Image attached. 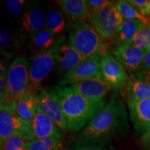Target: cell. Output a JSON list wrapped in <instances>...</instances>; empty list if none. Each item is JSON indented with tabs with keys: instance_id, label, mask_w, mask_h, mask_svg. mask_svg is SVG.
<instances>
[{
	"instance_id": "obj_1",
	"label": "cell",
	"mask_w": 150,
	"mask_h": 150,
	"mask_svg": "<svg viewBox=\"0 0 150 150\" xmlns=\"http://www.w3.org/2000/svg\"><path fill=\"white\" fill-rule=\"evenodd\" d=\"M128 127L125 103L115 93L79 134L76 141L111 140L112 135L125 131Z\"/></svg>"
},
{
	"instance_id": "obj_2",
	"label": "cell",
	"mask_w": 150,
	"mask_h": 150,
	"mask_svg": "<svg viewBox=\"0 0 150 150\" xmlns=\"http://www.w3.org/2000/svg\"><path fill=\"white\" fill-rule=\"evenodd\" d=\"M48 91L61 106L67 130L71 131L76 132L86 127L105 105V100L86 98L70 86H54Z\"/></svg>"
},
{
	"instance_id": "obj_3",
	"label": "cell",
	"mask_w": 150,
	"mask_h": 150,
	"mask_svg": "<svg viewBox=\"0 0 150 150\" xmlns=\"http://www.w3.org/2000/svg\"><path fill=\"white\" fill-rule=\"evenodd\" d=\"M29 61L24 55L17 58L9 65L6 86L0 96V107L15 112L17 103L29 87Z\"/></svg>"
},
{
	"instance_id": "obj_4",
	"label": "cell",
	"mask_w": 150,
	"mask_h": 150,
	"mask_svg": "<svg viewBox=\"0 0 150 150\" xmlns=\"http://www.w3.org/2000/svg\"><path fill=\"white\" fill-rule=\"evenodd\" d=\"M68 41L84 59L108 50L107 45L102 40L95 28L85 21L73 24Z\"/></svg>"
},
{
	"instance_id": "obj_5",
	"label": "cell",
	"mask_w": 150,
	"mask_h": 150,
	"mask_svg": "<svg viewBox=\"0 0 150 150\" xmlns=\"http://www.w3.org/2000/svg\"><path fill=\"white\" fill-rule=\"evenodd\" d=\"M18 24V37L22 45L29 44L36 33L47 28L44 8L38 1H27L25 11Z\"/></svg>"
},
{
	"instance_id": "obj_6",
	"label": "cell",
	"mask_w": 150,
	"mask_h": 150,
	"mask_svg": "<svg viewBox=\"0 0 150 150\" xmlns=\"http://www.w3.org/2000/svg\"><path fill=\"white\" fill-rule=\"evenodd\" d=\"M90 20L101 38L109 40L110 42L117 28L124 21L115 2L112 1L102 8L91 11Z\"/></svg>"
},
{
	"instance_id": "obj_7",
	"label": "cell",
	"mask_w": 150,
	"mask_h": 150,
	"mask_svg": "<svg viewBox=\"0 0 150 150\" xmlns=\"http://www.w3.org/2000/svg\"><path fill=\"white\" fill-rule=\"evenodd\" d=\"M13 136H20L27 142L35 139L31 123L24 120L13 110L0 107L1 144Z\"/></svg>"
},
{
	"instance_id": "obj_8",
	"label": "cell",
	"mask_w": 150,
	"mask_h": 150,
	"mask_svg": "<svg viewBox=\"0 0 150 150\" xmlns=\"http://www.w3.org/2000/svg\"><path fill=\"white\" fill-rule=\"evenodd\" d=\"M101 70L104 80L110 90L122 93L127 89L129 76L123 65L107 51L101 56Z\"/></svg>"
},
{
	"instance_id": "obj_9",
	"label": "cell",
	"mask_w": 150,
	"mask_h": 150,
	"mask_svg": "<svg viewBox=\"0 0 150 150\" xmlns=\"http://www.w3.org/2000/svg\"><path fill=\"white\" fill-rule=\"evenodd\" d=\"M56 64L53 49L33 54L29 60V87L30 91L36 95L40 84L53 70Z\"/></svg>"
},
{
	"instance_id": "obj_10",
	"label": "cell",
	"mask_w": 150,
	"mask_h": 150,
	"mask_svg": "<svg viewBox=\"0 0 150 150\" xmlns=\"http://www.w3.org/2000/svg\"><path fill=\"white\" fill-rule=\"evenodd\" d=\"M102 54V53H97L88 58L72 70L65 73L59 81V86H70L77 82L94 78L103 79L101 70Z\"/></svg>"
},
{
	"instance_id": "obj_11",
	"label": "cell",
	"mask_w": 150,
	"mask_h": 150,
	"mask_svg": "<svg viewBox=\"0 0 150 150\" xmlns=\"http://www.w3.org/2000/svg\"><path fill=\"white\" fill-rule=\"evenodd\" d=\"M53 55L60 72L66 73L72 70L85 60L71 45L65 35L56 40L53 48Z\"/></svg>"
},
{
	"instance_id": "obj_12",
	"label": "cell",
	"mask_w": 150,
	"mask_h": 150,
	"mask_svg": "<svg viewBox=\"0 0 150 150\" xmlns=\"http://www.w3.org/2000/svg\"><path fill=\"white\" fill-rule=\"evenodd\" d=\"M38 106L59 129L62 134L67 130L66 120L61 106L50 92L42 86L36 93Z\"/></svg>"
},
{
	"instance_id": "obj_13",
	"label": "cell",
	"mask_w": 150,
	"mask_h": 150,
	"mask_svg": "<svg viewBox=\"0 0 150 150\" xmlns=\"http://www.w3.org/2000/svg\"><path fill=\"white\" fill-rule=\"evenodd\" d=\"M126 102L133 127L142 136L150 129V99Z\"/></svg>"
},
{
	"instance_id": "obj_14",
	"label": "cell",
	"mask_w": 150,
	"mask_h": 150,
	"mask_svg": "<svg viewBox=\"0 0 150 150\" xmlns=\"http://www.w3.org/2000/svg\"><path fill=\"white\" fill-rule=\"evenodd\" d=\"M146 51L132 45L112 47V54L129 74H133L138 71L144 59Z\"/></svg>"
},
{
	"instance_id": "obj_15",
	"label": "cell",
	"mask_w": 150,
	"mask_h": 150,
	"mask_svg": "<svg viewBox=\"0 0 150 150\" xmlns=\"http://www.w3.org/2000/svg\"><path fill=\"white\" fill-rule=\"evenodd\" d=\"M70 86L86 98L94 101L104 100L110 91L104 79L94 78L73 83Z\"/></svg>"
},
{
	"instance_id": "obj_16",
	"label": "cell",
	"mask_w": 150,
	"mask_h": 150,
	"mask_svg": "<svg viewBox=\"0 0 150 150\" xmlns=\"http://www.w3.org/2000/svg\"><path fill=\"white\" fill-rule=\"evenodd\" d=\"M31 124L35 139H61L63 137V134L56 124L39 108V106Z\"/></svg>"
},
{
	"instance_id": "obj_17",
	"label": "cell",
	"mask_w": 150,
	"mask_h": 150,
	"mask_svg": "<svg viewBox=\"0 0 150 150\" xmlns=\"http://www.w3.org/2000/svg\"><path fill=\"white\" fill-rule=\"evenodd\" d=\"M142 23L140 20H124L110 41L113 47L131 45Z\"/></svg>"
},
{
	"instance_id": "obj_18",
	"label": "cell",
	"mask_w": 150,
	"mask_h": 150,
	"mask_svg": "<svg viewBox=\"0 0 150 150\" xmlns=\"http://www.w3.org/2000/svg\"><path fill=\"white\" fill-rule=\"evenodd\" d=\"M58 4L61 11L74 23L84 22L85 19L91 18V11L86 0H61Z\"/></svg>"
},
{
	"instance_id": "obj_19",
	"label": "cell",
	"mask_w": 150,
	"mask_h": 150,
	"mask_svg": "<svg viewBox=\"0 0 150 150\" xmlns=\"http://www.w3.org/2000/svg\"><path fill=\"white\" fill-rule=\"evenodd\" d=\"M21 41L9 28L1 27L0 31V50L4 59L6 61L13 59L18 54Z\"/></svg>"
},
{
	"instance_id": "obj_20",
	"label": "cell",
	"mask_w": 150,
	"mask_h": 150,
	"mask_svg": "<svg viewBox=\"0 0 150 150\" xmlns=\"http://www.w3.org/2000/svg\"><path fill=\"white\" fill-rule=\"evenodd\" d=\"M38 103L36 95L27 89L17 103L15 112L24 120L31 123L36 113Z\"/></svg>"
},
{
	"instance_id": "obj_21",
	"label": "cell",
	"mask_w": 150,
	"mask_h": 150,
	"mask_svg": "<svg viewBox=\"0 0 150 150\" xmlns=\"http://www.w3.org/2000/svg\"><path fill=\"white\" fill-rule=\"evenodd\" d=\"M150 99V83L130 75L126 89V102Z\"/></svg>"
},
{
	"instance_id": "obj_22",
	"label": "cell",
	"mask_w": 150,
	"mask_h": 150,
	"mask_svg": "<svg viewBox=\"0 0 150 150\" xmlns=\"http://www.w3.org/2000/svg\"><path fill=\"white\" fill-rule=\"evenodd\" d=\"M57 38L47 28L36 33L29 43V49L33 54L46 52L54 48Z\"/></svg>"
},
{
	"instance_id": "obj_23",
	"label": "cell",
	"mask_w": 150,
	"mask_h": 150,
	"mask_svg": "<svg viewBox=\"0 0 150 150\" xmlns=\"http://www.w3.org/2000/svg\"><path fill=\"white\" fill-rule=\"evenodd\" d=\"M47 28L55 36H63L66 29V21L63 16V11L56 8H52L46 13Z\"/></svg>"
},
{
	"instance_id": "obj_24",
	"label": "cell",
	"mask_w": 150,
	"mask_h": 150,
	"mask_svg": "<svg viewBox=\"0 0 150 150\" xmlns=\"http://www.w3.org/2000/svg\"><path fill=\"white\" fill-rule=\"evenodd\" d=\"M115 6L124 20H140L143 22L150 21V17L141 13L128 1L120 0L116 1Z\"/></svg>"
},
{
	"instance_id": "obj_25",
	"label": "cell",
	"mask_w": 150,
	"mask_h": 150,
	"mask_svg": "<svg viewBox=\"0 0 150 150\" xmlns=\"http://www.w3.org/2000/svg\"><path fill=\"white\" fill-rule=\"evenodd\" d=\"M28 150H62L64 149L61 139L42 138L27 142Z\"/></svg>"
},
{
	"instance_id": "obj_26",
	"label": "cell",
	"mask_w": 150,
	"mask_h": 150,
	"mask_svg": "<svg viewBox=\"0 0 150 150\" xmlns=\"http://www.w3.org/2000/svg\"><path fill=\"white\" fill-rule=\"evenodd\" d=\"M131 45L145 51L150 50V21L142 24Z\"/></svg>"
},
{
	"instance_id": "obj_27",
	"label": "cell",
	"mask_w": 150,
	"mask_h": 150,
	"mask_svg": "<svg viewBox=\"0 0 150 150\" xmlns=\"http://www.w3.org/2000/svg\"><path fill=\"white\" fill-rule=\"evenodd\" d=\"M71 150H115L111 140L79 142L75 141L71 147Z\"/></svg>"
},
{
	"instance_id": "obj_28",
	"label": "cell",
	"mask_w": 150,
	"mask_h": 150,
	"mask_svg": "<svg viewBox=\"0 0 150 150\" xmlns=\"http://www.w3.org/2000/svg\"><path fill=\"white\" fill-rule=\"evenodd\" d=\"M5 8L15 21H20L27 6V1L24 0H6Z\"/></svg>"
},
{
	"instance_id": "obj_29",
	"label": "cell",
	"mask_w": 150,
	"mask_h": 150,
	"mask_svg": "<svg viewBox=\"0 0 150 150\" xmlns=\"http://www.w3.org/2000/svg\"><path fill=\"white\" fill-rule=\"evenodd\" d=\"M27 142L18 136H13L1 144V150H28Z\"/></svg>"
},
{
	"instance_id": "obj_30",
	"label": "cell",
	"mask_w": 150,
	"mask_h": 150,
	"mask_svg": "<svg viewBox=\"0 0 150 150\" xmlns=\"http://www.w3.org/2000/svg\"><path fill=\"white\" fill-rule=\"evenodd\" d=\"M131 75L150 83V50L146 51L144 59L138 71Z\"/></svg>"
},
{
	"instance_id": "obj_31",
	"label": "cell",
	"mask_w": 150,
	"mask_h": 150,
	"mask_svg": "<svg viewBox=\"0 0 150 150\" xmlns=\"http://www.w3.org/2000/svg\"><path fill=\"white\" fill-rule=\"evenodd\" d=\"M8 68V62L4 59H1L0 61V96L3 95L5 91Z\"/></svg>"
},
{
	"instance_id": "obj_32",
	"label": "cell",
	"mask_w": 150,
	"mask_h": 150,
	"mask_svg": "<svg viewBox=\"0 0 150 150\" xmlns=\"http://www.w3.org/2000/svg\"><path fill=\"white\" fill-rule=\"evenodd\" d=\"M150 0H128V2L134 6L137 10L142 14L145 15L146 10L149 4ZM146 16V15H145Z\"/></svg>"
},
{
	"instance_id": "obj_33",
	"label": "cell",
	"mask_w": 150,
	"mask_h": 150,
	"mask_svg": "<svg viewBox=\"0 0 150 150\" xmlns=\"http://www.w3.org/2000/svg\"><path fill=\"white\" fill-rule=\"evenodd\" d=\"M109 2L108 0H88L90 11L97 10Z\"/></svg>"
},
{
	"instance_id": "obj_34",
	"label": "cell",
	"mask_w": 150,
	"mask_h": 150,
	"mask_svg": "<svg viewBox=\"0 0 150 150\" xmlns=\"http://www.w3.org/2000/svg\"><path fill=\"white\" fill-rule=\"evenodd\" d=\"M140 143L142 150H150V129L142 135Z\"/></svg>"
},
{
	"instance_id": "obj_35",
	"label": "cell",
	"mask_w": 150,
	"mask_h": 150,
	"mask_svg": "<svg viewBox=\"0 0 150 150\" xmlns=\"http://www.w3.org/2000/svg\"><path fill=\"white\" fill-rule=\"evenodd\" d=\"M145 15H146V16L150 17V1H149V5H148V6H147V10H146Z\"/></svg>"
},
{
	"instance_id": "obj_36",
	"label": "cell",
	"mask_w": 150,
	"mask_h": 150,
	"mask_svg": "<svg viewBox=\"0 0 150 150\" xmlns=\"http://www.w3.org/2000/svg\"><path fill=\"white\" fill-rule=\"evenodd\" d=\"M62 150H71V149H69L68 148H64V149H63Z\"/></svg>"
}]
</instances>
